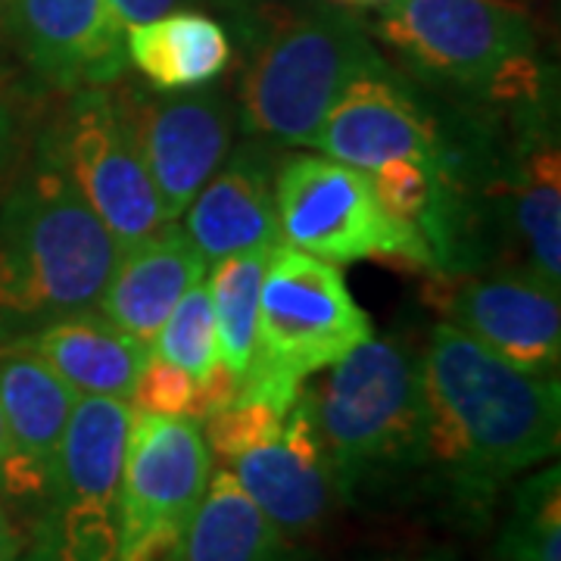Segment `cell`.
Returning a JSON list of instances; mask_svg holds the SVG:
<instances>
[{
  "label": "cell",
  "mask_w": 561,
  "mask_h": 561,
  "mask_svg": "<svg viewBox=\"0 0 561 561\" xmlns=\"http://www.w3.org/2000/svg\"><path fill=\"white\" fill-rule=\"evenodd\" d=\"M280 241L324 262H390L437 272L419 228L383 209L368 172L331 157H290L275 172Z\"/></svg>",
  "instance_id": "cell-7"
},
{
  "label": "cell",
  "mask_w": 561,
  "mask_h": 561,
  "mask_svg": "<svg viewBox=\"0 0 561 561\" xmlns=\"http://www.w3.org/2000/svg\"><path fill=\"white\" fill-rule=\"evenodd\" d=\"M368 181L383 209L405 225L419 228L431 243V228H434V213H437V191H434L431 172L415 160H387L368 169Z\"/></svg>",
  "instance_id": "cell-26"
},
{
  "label": "cell",
  "mask_w": 561,
  "mask_h": 561,
  "mask_svg": "<svg viewBox=\"0 0 561 561\" xmlns=\"http://www.w3.org/2000/svg\"><path fill=\"white\" fill-rule=\"evenodd\" d=\"M119 91L160 201L162 221H175L231 153L238 106L213 84L165 98L135 84Z\"/></svg>",
  "instance_id": "cell-11"
},
{
  "label": "cell",
  "mask_w": 561,
  "mask_h": 561,
  "mask_svg": "<svg viewBox=\"0 0 561 561\" xmlns=\"http://www.w3.org/2000/svg\"><path fill=\"white\" fill-rule=\"evenodd\" d=\"M405 561H459L453 552H446V549H440V552H427V556H419V559H405Z\"/></svg>",
  "instance_id": "cell-33"
},
{
  "label": "cell",
  "mask_w": 561,
  "mask_h": 561,
  "mask_svg": "<svg viewBox=\"0 0 561 561\" xmlns=\"http://www.w3.org/2000/svg\"><path fill=\"white\" fill-rule=\"evenodd\" d=\"M515 110V140L500 172L505 219L522 243L524 272L561 290V157L549 94Z\"/></svg>",
  "instance_id": "cell-15"
},
{
  "label": "cell",
  "mask_w": 561,
  "mask_h": 561,
  "mask_svg": "<svg viewBox=\"0 0 561 561\" xmlns=\"http://www.w3.org/2000/svg\"><path fill=\"white\" fill-rule=\"evenodd\" d=\"M179 3L181 0H110L113 13H116L122 25H125V32H128L131 25H144V22L160 20L165 13H172Z\"/></svg>",
  "instance_id": "cell-28"
},
{
  "label": "cell",
  "mask_w": 561,
  "mask_h": 561,
  "mask_svg": "<svg viewBox=\"0 0 561 561\" xmlns=\"http://www.w3.org/2000/svg\"><path fill=\"white\" fill-rule=\"evenodd\" d=\"M10 7H13V0H0V38H3V25H7V16H10Z\"/></svg>",
  "instance_id": "cell-34"
},
{
  "label": "cell",
  "mask_w": 561,
  "mask_h": 561,
  "mask_svg": "<svg viewBox=\"0 0 561 561\" xmlns=\"http://www.w3.org/2000/svg\"><path fill=\"white\" fill-rule=\"evenodd\" d=\"M421 378L424 468L465 518H486L505 483L559 453V378L527 375L449 321L431 331Z\"/></svg>",
  "instance_id": "cell-1"
},
{
  "label": "cell",
  "mask_w": 561,
  "mask_h": 561,
  "mask_svg": "<svg viewBox=\"0 0 561 561\" xmlns=\"http://www.w3.org/2000/svg\"><path fill=\"white\" fill-rule=\"evenodd\" d=\"M153 356L184 368L191 378H206L221 365L219 337H216V312L209 300L206 280H197L162 321L153 337Z\"/></svg>",
  "instance_id": "cell-24"
},
{
  "label": "cell",
  "mask_w": 561,
  "mask_h": 561,
  "mask_svg": "<svg viewBox=\"0 0 561 561\" xmlns=\"http://www.w3.org/2000/svg\"><path fill=\"white\" fill-rule=\"evenodd\" d=\"M3 38L57 94L116 84L128 69L125 25L110 0H13Z\"/></svg>",
  "instance_id": "cell-13"
},
{
  "label": "cell",
  "mask_w": 561,
  "mask_h": 561,
  "mask_svg": "<svg viewBox=\"0 0 561 561\" xmlns=\"http://www.w3.org/2000/svg\"><path fill=\"white\" fill-rule=\"evenodd\" d=\"M165 561H302V552L221 465Z\"/></svg>",
  "instance_id": "cell-20"
},
{
  "label": "cell",
  "mask_w": 561,
  "mask_h": 561,
  "mask_svg": "<svg viewBox=\"0 0 561 561\" xmlns=\"http://www.w3.org/2000/svg\"><path fill=\"white\" fill-rule=\"evenodd\" d=\"M201 250L175 221L119 250L101 294V312L140 343H153L175 302L206 278Z\"/></svg>",
  "instance_id": "cell-18"
},
{
  "label": "cell",
  "mask_w": 561,
  "mask_h": 561,
  "mask_svg": "<svg viewBox=\"0 0 561 561\" xmlns=\"http://www.w3.org/2000/svg\"><path fill=\"white\" fill-rule=\"evenodd\" d=\"M135 405L79 397L66 424L47 512L20 561H116V493Z\"/></svg>",
  "instance_id": "cell-8"
},
{
  "label": "cell",
  "mask_w": 561,
  "mask_h": 561,
  "mask_svg": "<svg viewBox=\"0 0 561 561\" xmlns=\"http://www.w3.org/2000/svg\"><path fill=\"white\" fill-rule=\"evenodd\" d=\"M328 3L343 7V10H381V7L393 3V0H328Z\"/></svg>",
  "instance_id": "cell-32"
},
{
  "label": "cell",
  "mask_w": 561,
  "mask_h": 561,
  "mask_svg": "<svg viewBox=\"0 0 561 561\" xmlns=\"http://www.w3.org/2000/svg\"><path fill=\"white\" fill-rule=\"evenodd\" d=\"M131 402L140 412L184 415V419L197 421L201 419V381L191 378L179 365L150 353V359L140 371Z\"/></svg>",
  "instance_id": "cell-27"
},
{
  "label": "cell",
  "mask_w": 561,
  "mask_h": 561,
  "mask_svg": "<svg viewBox=\"0 0 561 561\" xmlns=\"http://www.w3.org/2000/svg\"><path fill=\"white\" fill-rule=\"evenodd\" d=\"M309 397L341 502L424 468V378L412 346L371 334Z\"/></svg>",
  "instance_id": "cell-3"
},
{
  "label": "cell",
  "mask_w": 561,
  "mask_h": 561,
  "mask_svg": "<svg viewBox=\"0 0 561 561\" xmlns=\"http://www.w3.org/2000/svg\"><path fill=\"white\" fill-rule=\"evenodd\" d=\"M79 393L16 341L0 343V415L20 471L22 500H44Z\"/></svg>",
  "instance_id": "cell-17"
},
{
  "label": "cell",
  "mask_w": 561,
  "mask_h": 561,
  "mask_svg": "<svg viewBox=\"0 0 561 561\" xmlns=\"http://www.w3.org/2000/svg\"><path fill=\"white\" fill-rule=\"evenodd\" d=\"M119 243L38 138L0 203V343L101 302Z\"/></svg>",
  "instance_id": "cell-2"
},
{
  "label": "cell",
  "mask_w": 561,
  "mask_h": 561,
  "mask_svg": "<svg viewBox=\"0 0 561 561\" xmlns=\"http://www.w3.org/2000/svg\"><path fill=\"white\" fill-rule=\"evenodd\" d=\"M16 144H20V125H16V110L13 103L0 94V179L3 172L10 169L13 153H16Z\"/></svg>",
  "instance_id": "cell-30"
},
{
  "label": "cell",
  "mask_w": 561,
  "mask_h": 561,
  "mask_svg": "<svg viewBox=\"0 0 561 561\" xmlns=\"http://www.w3.org/2000/svg\"><path fill=\"white\" fill-rule=\"evenodd\" d=\"M375 334L341 268L287 241L272 247L260 290L250 371L238 397L290 412L312 375L331 368Z\"/></svg>",
  "instance_id": "cell-6"
},
{
  "label": "cell",
  "mask_w": 561,
  "mask_h": 561,
  "mask_svg": "<svg viewBox=\"0 0 561 561\" xmlns=\"http://www.w3.org/2000/svg\"><path fill=\"white\" fill-rule=\"evenodd\" d=\"M284 412L275 405L260 400H247V397H234L225 409L213 412L209 419H203V440L209 446V453L221 459L225 465L256 449L262 443L275 440L284 427Z\"/></svg>",
  "instance_id": "cell-25"
},
{
  "label": "cell",
  "mask_w": 561,
  "mask_h": 561,
  "mask_svg": "<svg viewBox=\"0 0 561 561\" xmlns=\"http://www.w3.org/2000/svg\"><path fill=\"white\" fill-rule=\"evenodd\" d=\"M41 135L119 250L165 225L119 88H84Z\"/></svg>",
  "instance_id": "cell-10"
},
{
  "label": "cell",
  "mask_w": 561,
  "mask_h": 561,
  "mask_svg": "<svg viewBox=\"0 0 561 561\" xmlns=\"http://www.w3.org/2000/svg\"><path fill=\"white\" fill-rule=\"evenodd\" d=\"M0 496L3 500H22L20 471H16V459H13V446L3 427V415H0Z\"/></svg>",
  "instance_id": "cell-29"
},
{
  "label": "cell",
  "mask_w": 561,
  "mask_h": 561,
  "mask_svg": "<svg viewBox=\"0 0 561 561\" xmlns=\"http://www.w3.org/2000/svg\"><path fill=\"white\" fill-rule=\"evenodd\" d=\"M25 552V540H22V530L13 522V512L7 500L0 496V561H20Z\"/></svg>",
  "instance_id": "cell-31"
},
{
  "label": "cell",
  "mask_w": 561,
  "mask_h": 561,
  "mask_svg": "<svg viewBox=\"0 0 561 561\" xmlns=\"http://www.w3.org/2000/svg\"><path fill=\"white\" fill-rule=\"evenodd\" d=\"M228 468L247 496L294 542L319 534L334 502H341L306 387L290 405L278 437L238 456Z\"/></svg>",
  "instance_id": "cell-14"
},
{
  "label": "cell",
  "mask_w": 561,
  "mask_h": 561,
  "mask_svg": "<svg viewBox=\"0 0 561 561\" xmlns=\"http://www.w3.org/2000/svg\"><path fill=\"white\" fill-rule=\"evenodd\" d=\"M209 474L213 453L201 421L135 409L116 493V561H165Z\"/></svg>",
  "instance_id": "cell-9"
},
{
  "label": "cell",
  "mask_w": 561,
  "mask_h": 561,
  "mask_svg": "<svg viewBox=\"0 0 561 561\" xmlns=\"http://www.w3.org/2000/svg\"><path fill=\"white\" fill-rule=\"evenodd\" d=\"M431 300L449 324L508 365L537 378H559V290L522 265L490 275H434Z\"/></svg>",
  "instance_id": "cell-12"
},
{
  "label": "cell",
  "mask_w": 561,
  "mask_h": 561,
  "mask_svg": "<svg viewBox=\"0 0 561 561\" xmlns=\"http://www.w3.org/2000/svg\"><path fill=\"white\" fill-rule=\"evenodd\" d=\"M128 62L162 94L206 88L231 66V35L197 10H172L125 32Z\"/></svg>",
  "instance_id": "cell-21"
},
{
  "label": "cell",
  "mask_w": 561,
  "mask_h": 561,
  "mask_svg": "<svg viewBox=\"0 0 561 561\" xmlns=\"http://www.w3.org/2000/svg\"><path fill=\"white\" fill-rule=\"evenodd\" d=\"M272 250H247L213 262L209 272V300L216 312V337H219L221 365L238 378H247L253 346H256V321H260V290L265 262Z\"/></svg>",
  "instance_id": "cell-22"
},
{
  "label": "cell",
  "mask_w": 561,
  "mask_h": 561,
  "mask_svg": "<svg viewBox=\"0 0 561 561\" xmlns=\"http://www.w3.org/2000/svg\"><path fill=\"white\" fill-rule=\"evenodd\" d=\"M419 79L496 106L549 94L537 28L512 0H393L371 28Z\"/></svg>",
  "instance_id": "cell-4"
},
{
  "label": "cell",
  "mask_w": 561,
  "mask_h": 561,
  "mask_svg": "<svg viewBox=\"0 0 561 561\" xmlns=\"http://www.w3.org/2000/svg\"><path fill=\"white\" fill-rule=\"evenodd\" d=\"M387 66L350 10L321 3L262 32L241 79L238 125L247 135L312 147L321 119L350 81Z\"/></svg>",
  "instance_id": "cell-5"
},
{
  "label": "cell",
  "mask_w": 561,
  "mask_h": 561,
  "mask_svg": "<svg viewBox=\"0 0 561 561\" xmlns=\"http://www.w3.org/2000/svg\"><path fill=\"white\" fill-rule=\"evenodd\" d=\"M187 213V238L209 265L280 243L275 209V160L265 144H241L197 191Z\"/></svg>",
  "instance_id": "cell-16"
},
{
  "label": "cell",
  "mask_w": 561,
  "mask_h": 561,
  "mask_svg": "<svg viewBox=\"0 0 561 561\" xmlns=\"http://www.w3.org/2000/svg\"><path fill=\"white\" fill-rule=\"evenodd\" d=\"M490 561H561L559 465H546L518 483Z\"/></svg>",
  "instance_id": "cell-23"
},
{
  "label": "cell",
  "mask_w": 561,
  "mask_h": 561,
  "mask_svg": "<svg viewBox=\"0 0 561 561\" xmlns=\"http://www.w3.org/2000/svg\"><path fill=\"white\" fill-rule=\"evenodd\" d=\"M13 341L47 362L79 397L131 402L140 371L150 359L147 343L91 309L47 321Z\"/></svg>",
  "instance_id": "cell-19"
}]
</instances>
